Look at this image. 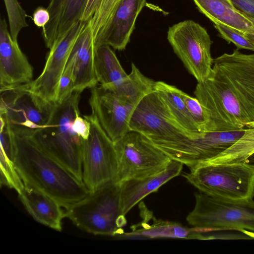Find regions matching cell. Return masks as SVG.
Wrapping results in <instances>:
<instances>
[{"label":"cell","instance_id":"1","mask_svg":"<svg viewBox=\"0 0 254 254\" xmlns=\"http://www.w3.org/2000/svg\"><path fill=\"white\" fill-rule=\"evenodd\" d=\"M194 94L208 117L205 132L244 128L254 120V54L237 48L213 59L209 76L197 82Z\"/></svg>","mask_w":254,"mask_h":254},{"label":"cell","instance_id":"2","mask_svg":"<svg viewBox=\"0 0 254 254\" xmlns=\"http://www.w3.org/2000/svg\"><path fill=\"white\" fill-rule=\"evenodd\" d=\"M4 120L10 139L12 159L24 186L50 195L64 209L90 193L83 182L39 145L35 129L10 124Z\"/></svg>","mask_w":254,"mask_h":254},{"label":"cell","instance_id":"3","mask_svg":"<svg viewBox=\"0 0 254 254\" xmlns=\"http://www.w3.org/2000/svg\"><path fill=\"white\" fill-rule=\"evenodd\" d=\"M130 130L147 137L172 160L181 162L190 169L197 164L196 136L174 118L155 91L145 96L136 107L130 119Z\"/></svg>","mask_w":254,"mask_h":254},{"label":"cell","instance_id":"4","mask_svg":"<svg viewBox=\"0 0 254 254\" xmlns=\"http://www.w3.org/2000/svg\"><path fill=\"white\" fill-rule=\"evenodd\" d=\"M155 82L131 63V72L121 83L109 88L100 85L90 88L92 114L113 141L130 130L129 122L136 107L145 96L155 91Z\"/></svg>","mask_w":254,"mask_h":254},{"label":"cell","instance_id":"5","mask_svg":"<svg viewBox=\"0 0 254 254\" xmlns=\"http://www.w3.org/2000/svg\"><path fill=\"white\" fill-rule=\"evenodd\" d=\"M82 92L73 91L61 103L53 104L44 127L34 129L39 145L78 180L82 181L83 140L72 127Z\"/></svg>","mask_w":254,"mask_h":254},{"label":"cell","instance_id":"6","mask_svg":"<svg viewBox=\"0 0 254 254\" xmlns=\"http://www.w3.org/2000/svg\"><path fill=\"white\" fill-rule=\"evenodd\" d=\"M65 216L80 229L95 235L123 234L126 224L121 208V186L108 184L64 209Z\"/></svg>","mask_w":254,"mask_h":254},{"label":"cell","instance_id":"7","mask_svg":"<svg viewBox=\"0 0 254 254\" xmlns=\"http://www.w3.org/2000/svg\"><path fill=\"white\" fill-rule=\"evenodd\" d=\"M183 176L199 191L227 199L253 198L254 168L243 163L201 162Z\"/></svg>","mask_w":254,"mask_h":254},{"label":"cell","instance_id":"8","mask_svg":"<svg viewBox=\"0 0 254 254\" xmlns=\"http://www.w3.org/2000/svg\"><path fill=\"white\" fill-rule=\"evenodd\" d=\"M195 203L187 217L188 223L197 230H230L247 233L254 232L253 198L232 200L194 193Z\"/></svg>","mask_w":254,"mask_h":254},{"label":"cell","instance_id":"9","mask_svg":"<svg viewBox=\"0 0 254 254\" xmlns=\"http://www.w3.org/2000/svg\"><path fill=\"white\" fill-rule=\"evenodd\" d=\"M90 123L88 137L83 140L82 181L92 192L116 183L118 160L114 142L108 136L93 114L83 116Z\"/></svg>","mask_w":254,"mask_h":254},{"label":"cell","instance_id":"10","mask_svg":"<svg viewBox=\"0 0 254 254\" xmlns=\"http://www.w3.org/2000/svg\"><path fill=\"white\" fill-rule=\"evenodd\" d=\"M114 144L118 166L116 183L119 184L158 173L172 160L137 131L129 130Z\"/></svg>","mask_w":254,"mask_h":254},{"label":"cell","instance_id":"11","mask_svg":"<svg viewBox=\"0 0 254 254\" xmlns=\"http://www.w3.org/2000/svg\"><path fill=\"white\" fill-rule=\"evenodd\" d=\"M167 39L174 52L197 82L210 75L213 59L212 41L206 30L191 20H186L169 28Z\"/></svg>","mask_w":254,"mask_h":254},{"label":"cell","instance_id":"12","mask_svg":"<svg viewBox=\"0 0 254 254\" xmlns=\"http://www.w3.org/2000/svg\"><path fill=\"white\" fill-rule=\"evenodd\" d=\"M86 23L81 20L54 42L41 74L23 86L45 102L54 104L57 98L59 81L72 47Z\"/></svg>","mask_w":254,"mask_h":254},{"label":"cell","instance_id":"13","mask_svg":"<svg viewBox=\"0 0 254 254\" xmlns=\"http://www.w3.org/2000/svg\"><path fill=\"white\" fill-rule=\"evenodd\" d=\"M52 105L22 85L0 91V116L10 124L40 129L46 124Z\"/></svg>","mask_w":254,"mask_h":254},{"label":"cell","instance_id":"14","mask_svg":"<svg viewBox=\"0 0 254 254\" xmlns=\"http://www.w3.org/2000/svg\"><path fill=\"white\" fill-rule=\"evenodd\" d=\"M33 69L12 38L5 19L0 21V91L18 87L32 80Z\"/></svg>","mask_w":254,"mask_h":254},{"label":"cell","instance_id":"15","mask_svg":"<svg viewBox=\"0 0 254 254\" xmlns=\"http://www.w3.org/2000/svg\"><path fill=\"white\" fill-rule=\"evenodd\" d=\"M146 0H121L110 22L94 43L95 49L107 45L115 50H124L129 41L136 18Z\"/></svg>","mask_w":254,"mask_h":254},{"label":"cell","instance_id":"16","mask_svg":"<svg viewBox=\"0 0 254 254\" xmlns=\"http://www.w3.org/2000/svg\"><path fill=\"white\" fill-rule=\"evenodd\" d=\"M183 164L172 160L162 171L143 178L127 180L121 183V208L126 215L132 208L148 194L158 189L172 179L178 176Z\"/></svg>","mask_w":254,"mask_h":254},{"label":"cell","instance_id":"17","mask_svg":"<svg viewBox=\"0 0 254 254\" xmlns=\"http://www.w3.org/2000/svg\"><path fill=\"white\" fill-rule=\"evenodd\" d=\"M95 48L92 31L86 23L77 38L68 60L73 66L74 90L82 92L97 86L94 69Z\"/></svg>","mask_w":254,"mask_h":254},{"label":"cell","instance_id":"18","mask_svg":"<svg viewBox=\"0 0 254 254\" xmlns=\"http://www.w3.org/2000/svg\"><path fill=\"white\" fill-rule=\"evenodd\" d=\"M88 0H50L47 9L50 20L42 29V36L49 49L58 38L81 21Z\"/></svg>","mask_w":254,"mask_h":254},{"label":"cell","instance_id":"19","mask_svg":"<svg viewBox=\"0 0 254 254\" xmlns=\"http://www.w3.org/2000/svg\"><path fill=\"white\" fill-rule=\"evenodd\" d=\"M18 195L34 219L56 231L62 230L65 211L58 201L39 190L25 186Z\"/></svg>","mask_w":254,"mask_h":254},{"label":"cell","instance_id":"20","mask_svg":"<svg viewBox=\"0 0 254 254\" xmlns=\"http://www.w3.org/2000/svg\"><path fill=\"white\" fill-rule=\"evenodd\" d=\"M199 11L213 23L218 22L242 33L254 34V26L229 0H192Z\"/></svg>","mask_w":254,"mask_h":254},{"label":"cell","instance_id":"21","mask_svg":"<svg viewBox=\"0 0 254 254\" xmlns=\"http://www.w3.org/2000/svg\"><path fill=\"white\" fill-rule=\"evenodd\" d=\"M94 69L98 83L105 88L116 86L128 77L115 53L107 45L95 49Z\"/></svg>","mask_w":254,"mask_h":254},{"label":"cell","instance_id":"22","mask_svg":"<svg viewBox=\"0 0 254 254\" xmlns=\"http://www.w3.org/2000/svg\"><path fill=\"white\" fill-rule=\"evenodd\" d=\"M155 91L159 94L174 118L194 136L201 134L180 94V89L163 81H156Z\"/></svg>","mask_w":254,"mask_h":254},{"label":"cell","instance_id":"23","mask_svg":"<svg viewBox=\"0 0 254 254\" xmlns=\"http://www.w3.org/2000/svg\"><path fill=\"white\" fill-rule=\"evenodd\" d=\"M127 237L146 238L201 239V234L194 228L190 229L180 223L156 220L152 225L142 224L140 228H134L132 232L126 234Z\"/></svg>","mask_w":254,"mask_h":254},{"label":"cell","instance_id":"24","mask_svg":"<svg viewBox=\"0 0 254 254\" xmlns=\"http://www.w3.org/2000/svg\"><path fill=\"white\" fill-rule=\"evenodd\" d=\"M121 0H88L82 21L91 28L94 43L107 27Z\"/></svg>","mask_w":254,"mask_h":254},{"label":"cell","instance_id":"25","mask_svg":"<svg viewBox=\"0 0 254 254\" xmlns=\"http://www.w3.org/2000/svg\"><path fill=\"white\" fill-rule=\"evenodd\" d=\"M254 153V128H248L242 136L228 149L207 161L215 163H243Z\"/></svg>","mask_w":254,"mask_h":254},{"label":"cell","instance_id":"26","mask_svg":"<svg viewBox=\"0 0 254 254\" xmlns=\"http://www.w3.org/2000/svg\"><path fill=\"white\" fill-rule=\"evenodd\" d=\"M0 186H5L15 190L18 194L24 185L15 168L11 154L0 149Z\"/></svg>","mask_w":254,"mask_h":254},{"label":"cell","instance_id":"27","mask_svg":"<svg viewBox=\"0 0 254 254\" xmlns=\"http://www.w3.org/2000/svg\"><path fill=\"white\" fill-rule=\"evenodd\" d=\"M8 18L10 34L13 40L17 41L20 30L28 26L26 14L17 0H4Z\"/></svg>","mask_w":254,"mask_h":254},{"label":"cell","instance_id":"28","mask_svg":"<svg viewBox=\"0 0 254 254\" xmlns=\"http://www.w3.org/2000/svg\"><path fill=\"white\" fill-rule=\"evenodd\" d=\"M213 24L221 38L228 43H233L238 49L254 52V42L248 39L243 33L218 22Z\"/></svg>","mask_w":254,"mask_h":254},{"label":"cell","instance_id":"29","mask_svg":"<svg viewBox=\"0 0 254 254\" xmlns=\"http://www.w3.org/2000/svg\"><path fill=\"white\" fill-rule=\"evenodd\" d=\"M180 94L199 130L205 131L208 119L202 105L196 97H192L181 90Z\"/></svg>","mask_w":254,"mask_h":254},{"label":"cell","instance_id":"30","mask_svg":"<svg viewBox=\"0 0 254 254\" xmlns=\"http://www.w3.org/2000/svg\"><path fill=\"white\" fill-rule=\"evenodd\" d=\"M74 91L72 64L67 61L59 81L56 103H61Z\"/></svg>","mask_w":254,"mask_h":254},{"label":"cell","instance_id":"31","mask_svg":"<svg viewBox=\"0 0 254 254\" xmlns=\"http://www.w3.org/2000/svg\"><path fill=\"white\" fill-rule=\"evenodd\" d=\"M72 127L74 130L82 138L86 139L90 131V123L84 117L78 113L73 121Z\"/></svg>","mask_w":254,"mask_h":254},{"label":"cell","instance_id":"32","mask_svg":"<svg viewBox=\"0 0 254 254\" xmlns=\"http://www.w3.org/2000/svg\"><path fill=\"white\" fill-rule=\"evenodd\" d=\"M50 16L47 8L38 7L33 13L34 24L39 27L44 28L50 20Z\"/></svg>","mask_w":254,"mask_h":254},{"label":"cell","instance_id":"33","mask_svg":"<svg viewBox=\"0 0 254 254\" xmlns=\"http://www.w3.org/2000/svg\"><path fill=\"white\" fill-rule=\"evenodd\" d=\"M239 10L254 18V0H229Z\"/></svg>","mask_w":254,"mask_h":254},{"label":"cell","instance_id":"34","mask_svg":"<svg viewBox=\"0 0 254 254\" xmlns=\"http://www.w3.org/2000/svg\"><path fill=\"white\" fill-rule=\"evenodd\" d=\"M245 163L254 168V153L247 159Z\"/></svg>","mask_w":254,"mask_h":254},{"label":"cell","instance_id":"35","mask_svg":"<svg viewBox=\"0 0 254 254\" xmlns=\"http://www.w3.org/2000/svg\"><path fill=\"white\" fill-rule=\"evenodd\" d=\"M246 127H248V128H254V120L248 123Z\"/></svg>","mask_w":254,"mask_h":254},{"label":"cell","instance_id":"36","mask_svg":"<svg viewBox=\"0 0 254 254\" xmlns=\"http://www.w3.org/2000/svg\"><path fill=\"white\" fill-rule=\"evenodd\" d=\"M245 15L247 16V17L249 19V20L253 23V25L254 26V18H253L249 16H248L246 14H245Z\"/></svg>","mask_w":254,"mask_h":254}]
</instances>
